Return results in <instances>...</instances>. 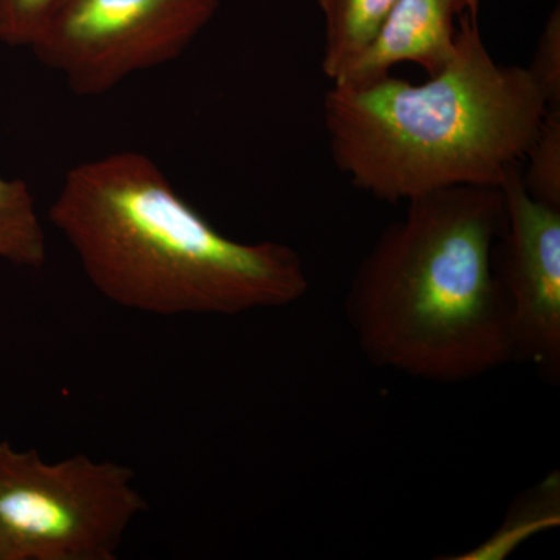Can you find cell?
I'll list each match as a JSON object with an SVG mask.
<instances>
[{
	"mask_svg": "<svg viewBox=\"0 0 560 560\" xmlns=\"http://www.w3.org/2000/svg\"><path fill=\"white\" fill-rule=\"evenodd\" d=\"M0 260L39 270L47 260V237L27 184L0 176Z\"/></svg>",
	"mask_w": 560,
	"mask_h": 560,
	"instance_id": "cell-9",
	"label": "cell"
},
{
	"mask_svg": "<svg viewBox=\"0 0 560 560\" xmlns=\"http://www.w3.org/2000/svg\"><path fill=\"white\" fill-rule=\"evenodd\" d=\"M523 162L525 190L534 200L560 209V109H548Z\"/></svg>",
	"mask_w": 560,
	"mask_h": 560,
	"instance_id": "cell-10",
	"label": "cell"
},
{
	"mask_svg": "<svg viewBox=\"0 0 560 560\" xmlns=\"http://www.w3.org/2000/svg\"><path fill=\"white\" fill-rule=\"evenodd\" d=\"M147 510L124 464L86 455L47 463L0 441V560H116Z\"/></svg>",
	"mask_w": 560,
	"mask_h": 560,
	"instance_id": "cell-4",
	"label": "cell"
},
{
	"mask_svg": "<svg viewBox=\"0 0 560 560\" xmlns=\"http://www.w3.org/2000/svg\"><path fill=\"white\" fill-rule=\"evenodd\" d=\"M350 280L346 313L377 366L456 383L515 360L493 271L506 224L501 187L460 186L407 201Z\"/></svg>",
	"mask_w": 560,
	"mask_h": 560,
	"instance_id": "cell-2",
	"label": "cell"
},
{
	"mask_svg": "<svg viewBox=\"0 0 560 560\" xmlns=\"http://www.w3.org/2000/svg\"><path fill=\"white\" fill-rule=\"evenodd\" d=\"M528 68L548 109H560V13L556 7L545 22Z\"/></svg>",
	"mask_w": 560,
	"mask_h": 560,
	"instance_id": "cell-12",
	"label": "cell"
},
{
	"mask_svg": "<svg viewBox=\"0 0 560 560\" xmlns=\"http://www.w3.org/2000/svg\"><path fill=\"white\" fill-rule=\"evenodd\" d=\"M455 16L456 0H397L371 43L331 84H368L389 75L400 62L438 75L455 51Z\"/></svg>",
	"mask_w": 560,
	"mask_h": 560,
	"instance_id": "cell-7",
	"label": "cell"
},
{
	"mask_svg": "<svg viewBox=\"0 0 560 560\" xmlns=\"http://www.w3.org/2000/svg\"><path fill=\"white\" fill-rule=\"evenodd\" d=\"M221 0H65L31 47L83 97L183 55Z\"/></svg>",
	"mask_w": 560,
	"mask_h": 560,
	"instance_id": "cell-5",
	"label": "cell"
},
{
	"mask_svg": "<svg viewBox=\"0 0 560 560\" xmlns=\"http://www.w3.org/2000/svg\"><path fill=\"white\" fill-rule=\"evenodd\" d=\"M65 0H0V43L32 47Z\"/></svg>",
	"mask_w": 560,
	"mask_h": 560,
	"instance_id": "cell-11",
	"label": "cell"
},
{
	"mask_svg": "<svg viewBox=\"0 0 560 560\" xmlns=\"http://www.w3.org/2000/svg\"><path fill=\"white\" fill-rule=\"evenodd\" d=\"M500 187L506 224L493 250V271L506 302L514 357L559 378L560 209L530 197L521 165Z\"/></svg>",
	"mask_w": 560,
	"mask_h": 560,
	"instance_id": "cell-6",
	"label": "cell"
},
{
	"mask_svg": "<svg viewBox=\"0 0 560 560\" xmlns=\"http://www.w3.org/2000/svg\"><path fill=\"white\" fill-rule=\"evenodd\" d=\"M324 16V75L334 83L374 38L397 0H316Z\"/></svg>",
	"mask_w": 560,
	"mask_h": 560,
	"instance_id": "cell-8",
	"label": "cell"
},
{
	"mask_svg": "<svg viewBox=\"0 0 560 560\" xmlns=\"http://www.w3.org/2000/svg\"><path fill=\"white\" fill-rule=\"evenodd\" d=\"M548 113L528 68L501 65L460 16L452 60L425 83L386 75L331 84L324 125L335 167L388 202L460 186L500 187Z\"/></svg>",
	"mask_w": 560,
	"mask_h": 560,
	"instance_id": "cell-3",
	"label": "cell"
},
{
	"mask_svg": "<svg viewBox=\"0 0 560 560\" xmlns=\"http://www.w3.org/2000/svg\"><path fill=\"white\" fill-rule=\"evenodd\" d=\"M459 16H469L477 20L478 10H480L481 0H456Z\"/></svg>",
	"mask_w": 560,
	"mask_h": 560,
	"instance_id": "cell-13",
	"label": "cell"
},
{
	"mask_svg": "<svg viewBox=\"0 0 560 560\" xmlns=\"http://www.w3.org/2000/svg\"><path fill=\"white\" fill-rule=\"evenodd\" d=\"M49 221L105 300L156 316H234L293 304L308 291L300 254L221 234L136 151L70 168Z\"/></svg>",
	"mask_w": 560,
	"mask_h": 560,
	"instance_id": "cell-1",
	"label": "cell"
}]
</instances>
